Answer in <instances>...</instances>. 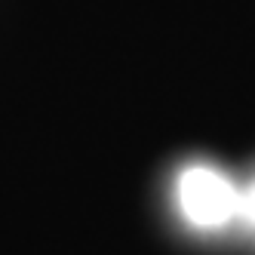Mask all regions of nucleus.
I'll return each mask as SVG.
<instances>
[{"mask_svg": "<svg viewBox=\"0 0 255 255\" xmlns=\"http://www.w3.org/2000/svg\"><path fill=\"white\" fill-rule=\"evenodd\" d=\"M178 206L197 228H222L240 212V191L212 166H191L178 175Z\"/></svg>", "mask_w": 255, "mask_h": 255, "instance_id": "f257e3e1", "label": "nucleus"}, {"mask_svg": "<svg viewBox=\"0 0 255 255\" xmlns=\"http://www.w3.org/2000/svg\"><path fill=\"white\" fill-rule=\"evenodd\" d=\"M240 212L246 215V222L255 228V185H249V191L240 194Z\"/></svg>", "mask_w": 255, "mask_h": 255, "instance_id": "f03ea898", "label": "nucleus"}]
</instances>
